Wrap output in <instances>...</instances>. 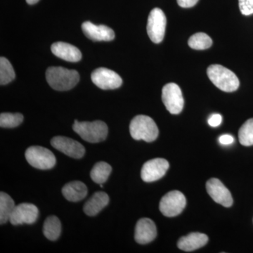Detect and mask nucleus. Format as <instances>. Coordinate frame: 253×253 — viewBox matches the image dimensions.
<instances>
[{"label":"nucleus","mask_w":253,"mask_h":253,"mask_svg":"<svg viewBox=\"0 0 253 253\" xmlns=\"http://www.w3.org/2000/svg\"><path fill=\"white\" fill-rule=\"evenodd\" d=\"M46 81L55 90L67 91L73 89L80 81V75L75 70L63 67H49L46 70Z\"/></svg>","instance_id":"nucleus-1"},{"label":"nucleus","mask_w":253,"mask_h":253,"mask_svg":"<svg viewBox=\"0 0 253 253\" xmlns=\"http://www.w3.org/2000/svg\"><path fill=\"white\" fill-rule=\"evenodd\" d=\"M207 73L211 81L221 91L232 92L239 87V80L235 73L221 65H211Z\"/></svg>","instance_id":"nucleus-2"},{"label":"nucleus","mask_w":253,"mask_h":253,"mask_svg":"<svg viewBox=\"0 0 253 253\" xmlns=\"http://www.w3.org/2000/svg\"><path fill=\"white\" fill-rule=\"evenodd\" d=\"M131 137L135 140H144L152 142L157 139L158 128L152 118L139 115L131 120L129 125Z\"/></svg>","instance_id":"nucleus-3"},{"label":"nucleus","mask_w":253,"mask_h":253,"mask_svg":"<svg viewBox=\"0 0 253 253\" xmlns=\"http://www.w3.org/2000/svg\"><path fill=\"white\" fill-rule=\"evenodd\" d=\"M73 129L83 140L89 143H99L104 141L109 132L107 125L101 121L79 122L76 120L73 125Z\"/></svg>","instance_id":"nucleus-4"},{"label":"nucleus","mask_w":253,"mask_h":253,"mask_svg":"<svg viewBox=\"0 0 253 253\" xmlns=\"http://www.w3.org/2000/svg\"><path fill=\"white\" fill-rule=\"evenodd\" d=\"M28 163L40 169H49L56 164V158L50 150L42 146H31L25 154Z\"/></svg>","instance_id":"nucleus-5"},{"label":"nucleus","mask_w":253,"mask_h":253,"mask_svg":"<svg viewBox=\"0 0 253 253\" xmlns=\"http://www.w3.org/2000/svg\"><path fill=\"white\" fill-rule=\"evenodd\" d=\"M186 205L184 195L179 191H172L165 195L160 202V211L163 215L175 217L180 214Z\"/></svg>","instance_id":"nucleus-6"},{"label":"nucleus","mask_w":253,"mask_h":253,"mask_svg":"<svg viewBox=\"0 0 253 253\" xmlns=\"http://www.w3.org/2000/svg\"><path fill=\"white\" fill-rule=\"evenodd\" d=\"M167 18L164 12L159 9L155 8L150 13L147 23V33L153 42H161L166 33Z\"/></svg>","instance_id":"nucleus-7"},{"label":"nucleus","mask_w":253,"mask_h":253,"mask_svg":"<svg viewBox=\"0 0 253 253\" xmlns=\"http://www.w3.org/2000/svg\"><path fill=\"white\" fill-rule=\"evenodd\" d=\"M162 100L171 114H179L184 108V101L180 87L175 83H168L163 88Z\"/></svg>","instance_id":"nucleus-8"},{"label":"nucleus","mask_w":253,"mask_h":253,"mask_svg":"<svg viewBox=\"0 0 253 253\" xmlns=\"http://www.w3.org/2000/svg\"><path fill=\"white\" fill-rule=\"evenodd\" d=\"M91 78L95 85L104 90L117 89L123 84L122 78L118 73L106 68L94 70Z\"/></svg>","instance_id":"nucleus-9"},{"label":"nucleus","mask_w":253,"mask_h":253,"mask_svg":"<svg viewBox=\"0 0 253 253\" xmlns=\"http://www.w3.org/2000/svg\"><path fill=\"white\" fill-rule=\"evenodd\" d=\"M51 144L54 149L76 159L83 158L85 154V149L81 143L66 136H55L51 139Z\"/></svg>","instance_id":"nucleus-10"},{"label":"nucleus","mask_w":253,"mask_h":253,"mask_svg":"<svg viewBox=\"0 0 253 253\" xmlns=\"http://www.w3.org/2000/svg\"><path fill=\"white\" fill-rule=\"evenodd\" d=\"M169 163L163 158H155L145 163L141 169V179L145 182H153L161 179L167 172Z\"/></svg>","instance_id":"nucleus-11"},{"label":"nucleus","mask_w":253,"mask_h":253,"mask_svg":"<svg viewBox=\"0 0 253 253\" xmlns=\"http://www.w3.org/2000/svg\"><path fill=\"white\" fill-rule=\"evenodd\" d=\"M39 211L35 205L31 204H21L16 206L9 221L13 225L19 224H31L38 219Z\"/></svg>","instance_id":"nucleus-12"},{"label":"nucleus","mask_w":253,"mask_h":253,"mask_svg":"<svg viewBox=\"0 0 253 253\" xmlns=\"http://www.w3.org/2000/svg\"><path fill=\"white\" fill-rule=\"evenodd\" d=\"M206 189L208 194L217 204L226 208L232 206L233 198L230 191L219 179L212 178L208 180L206 184Z\"/></svg>","instance_id":"nucleus-13"},{"label":"nucleus","mask_w":253,"mask_h":253,"mask_svg":"<svg viewBox=\"0 0 253 253\" xmlns=\"http://www.w3.org/2000/svg\"><path fill=\"white\" fill-rule=\"evenodd\" d=\"M82 30L86 38L91 41L109 42L115 38L114 31L104 25L96 26L89 21H86L82 24Z\"/></svg>","instance_id":"nucleus-14"},{"label":"nucleus","mask_w":253,"mask_h":253,"mask_svg":"<svg viewBox=\"0 0 253 253\" xmlns=\"http://www.w3.org/2000/svg\"><path fill=\"white\" fill-rule=\"evenodd\" d=\"M157 236V229L154 221L149 218H142L136 223L134 239L138 244H147Z\"/></svg>","instance_id":"nucleus-15"},{"label":"nucleus","mask_w":253,"mask_h":253,"mask_svg":"<svg viewBox=\"0 0 253 253\" xmlns=\"http://www.w3.org/2000/svg\"><path fill=\"white\" fill-rule=\"evenodd\" d=\"M51 49L55 56L69 62H78L82 59L80 49L68 43L58 42L51 45Z\"/></svg>","instance_id":"nucleus-16"},{"label":"nucleus","mask_w":253,"mask_h":253,"mask_svg":"<svg viewBox=\"0 0 253 253\" xmlns=\"http://www.w3.org/2000/svg\"><path fill=\"white\" fill-rule=\"evenodd\" d=\"M208 236L201 233H191L189 235L181 237L177 243V246L181 251L186 252L196 251L207 244Z\"/></svg>","instance_id":"nucleus-17"},{"label":"nucleus","mask_w":253,"mask_h":253,"mask_svg":"<svg viewBox=\"0 0 253 253\" xmlns=\"http://www.w3.org/2000/svg\"><path fill=\"white\" fill-rule=\"evenodd\" d=\"M109 203V197L108 194L103 191H98L86 201L83 210L86 214L93 217L104 209Z\"/></svg>","instance_id":"nucleus-18"},{"label":"nucleus","mask_w":253,"mask_h":253,"mask_svg":"<svg viewBox=\"0 0 253 253\" xmlns=\"http://www.w3.org/2000/svg\"><path fill=\"white\" fill-rule=\"evenodd\" d=\"M87 192V187L85 184L79 181L68 183L62 189L63 196L71 202H78L84 199Z\"/></svg>","instance_id":"nucleus-19"},{"label":"nucleus","mask_w":253,"mask_h":253,"mask_svg":"<svg viewBox=\"0 0 253 253\" xmlns=\"http://www.w3.org/2000/svg\"><path fill=\"white\" fill-rule=\"evenodd\" d=\"M61 232V224L59 218L56 216H49L46 218L43 225V234L50 241L59 239Z\"/></svg>","instance_id":"nucleus-20"},{"label":"nucleus","mask_w":253,"mask_h":253,"mask_svg":"<svg viewBox=\"0 0 253 253\" xmlns=\"http://www.w3.org/2000/svg\"><path fill=\"white\" fill-rule=\"evenodd\" d=\"M15 206L14 200L9 194L4 192L0 193V223L5 224L9 221L10 217L14 211Z\"/></svg>","instance_id":"nucleus-21"},{"label":"nucleus","mask_w":253,"mask_h":253,"mask_svg":"<svg viewBox=\"0 0 253 253\" xmlns=\"http://www.w3.org/2000/svg\"><path fill=\"white\" fill-rule=\"evenodd\" d=\"M112 168L106 162H99L94 165L91 169L90 175L91 179L96 184H103L107 181L111 174Z\"/></svg>","instance_id":"nucleus-22"},{"label":"nucleus","mask_w":253,"mask_h":253,"mask_svg":"<svg viewBox=\"0 0 253 253\" xmlns=\"http://www.w3.org/2000/svg\"><path fill=\"white\" fill-rule=\"evenodd\" d=\"M188 44L190 47L196 50L207 49L212 44V41L207 34L198 33L189 38Z\"/></svg>","instance_id":"nucleus-23"},{"label":"nucleus","mask_w":253,"mask_h":253,"mask_svg":"<svg viewBox=\"0 0 253 253\" xmlns=\"http://www.w3.org/2000/svg\"><path fill=\"white\" fill-rule=\"evenodd\" d=\"M15 78V72L9 60L4 57L0 59V84L1 85L11 83Z\"/></svg>","instance_id":"nucleus-24"},{"label":"nucleus","mask_w":253,"mask_h":253,"mask_svg":"<svg viewBox=\"0 0 253 253\" xmlns=\"http://www.w3.org/2000/svg\"><path fill=\"white\" fill-rule=\"evenodd\" d=\"M239 141L243 146H250L253 145V118L248 120L241 126L239 131Z\"/></svg>","instance_id":"nucleus-25"},{"label":"nucleus","mask_w":253,"mask_h":253,"mask_svg":"<svg viewBox=\"0 0 253 253\" xmlns=\"http://www.w3.org/2000/svg\"><path fill=\"white\" fill-rule=\"evenodd\" d=\"M23 121L21 113H3L0 115V126L4 128H14L20 126Z\"/></svg>","instance_id":"nucleus-26"},{"label":"nucleus","mask_w":253,"mask_h":253,"mask_svg":"<svg viewBox=\"0 0 253 253\" xmlns=\"http://www.w3.org/2000/svg\"><path fill=\"white\" fill-rule=\"evenodd\" d=\"M239 9L245 16L253 14V0H239Z\"/></svg>","instance_id":"nucleus-27"},{"label":"nucleus","mask_w":253,"mask_h":253,"mask_svg":"<svg viewBox=\"0 0 253 253\" xmlns=\"http://www.w3.org/2000/svg\"><path fill=\"white\" fill-rule=\"evenodd\" d=\"M221 122H222V117L219 114H213L208 119V124L213 127L220 126Z\"/></svg>","instance_id":"nucleus-28"},{"label":"nucleus","mask_w":253,"mask_h":253,"mask_svg":"<svg viewBox=\"0 0 253 253\" xmlns=\"http://www.w3.org/2000/svg\"><path fill=\"white\" fill-rule=\"evenodd\" d=\"M178 4L183 8H190L197 4L199 0H176Z\"/></svg>","instance_id":"nucleus-29"},{"label":"nucleus","mask_w":253,"mask_h":253,"mask_svg":"<svg viewBox=\"0 0 253 253\" xmlns=\"http://www.w3.org/2000/svg\"><path fill=\"white\" fill-rule=\"evenodd\" d=\"M219 141L223 145H229L233 144L234 141V137L229 134H224L219 138Z\"/></svg>","instance_id":"nucleus-30"},{"label":"nucleus","mask_w":253,"mask_h":253,"mask_svg":"<svg viewBox=\"0 0 253 253\" xmlns=\"http://www.w3.org/2000/svg\"><path fill=\"white\" fill-rule=\"evenodd\" d=\"M39 1L40 0H26V1H27L28 4H36V3H38Z\"/></svg>","instance_id":"nucleus-31"}]
</instances>
